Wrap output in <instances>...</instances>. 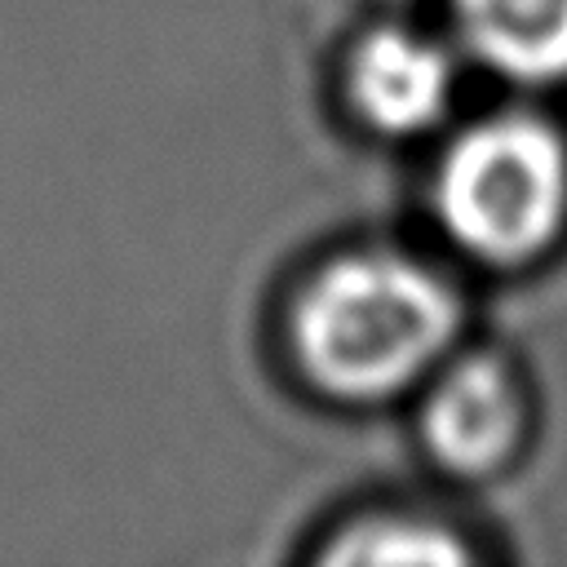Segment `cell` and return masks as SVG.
Listing matches in <instances>:
<instances>
[{"label":"cell","mask_w":567,"mask_h":567,"mask_svg":"<svg viewBox=\"0 0 567 567\" xmlns=\"http://www.w3.org/2000/svg\"><path fill=\"white\" fill-rule=\"evenodd\" d=\"M461 301L430 266L399 252L328 261L292 310L306 377L337 399H390L421 381L456 341Z\"/></svg>","instance_id":"obj_1"},{"label":"cell","mask_w":567,"mask_h":567,"mask_svg":"<svg viewBox=\"0 0 567 567\" xmlns=\"http://www.w3.org/2000/svg\"><path fill=\"white\" fill-rule=\"evenodd\" d=\"M461 40L496 75L567 80V0H452Z\"/></svg>","instance_id":"obj_5"},{"label":"cell","mask_w":567,"mask_h":567,"mask_svg":"<svg viewBox=\"0 0 567 567\" xmlns=\"http://www.w3.org/2000/svg\"><path fill=\"white\" fill-rule=\"evenodd\" d=\"M434 204L465 252L518 266L567 226V137L540 115H492L447 146Z\"/></svg>","instance_id":"obj_2"},{"label":"cell","mask_w":567,"mask_h":567,"mask_svg":"<svg viewBox=\"0 0 567 567\" xmlns=\"http://www.w3.org/2000/svg\"><path fill=\"white\" fill-rule=\"evenodd\" d=\"M328 563H465L470 549L439 523L421 518H368L346 527L328 545Z\"/></svg>","instance_id":"obj_6"},{"label":"cell","mask_w":567,"mask_h":567,"mask_svg":"<svg viewBox=\"0 0 567 567\" xmlns=\"http://www.w3.org/2000/svg\"><path fill=\"white\" fill-rule=\"evenodd\" d=\"M452 58L412 27H377L350 62V97L381 133H421L452 102Z\"/></svg>","instance_id":"obj_4"},{"label":"cell","mask_w":567,"mask_h":567,"mask_svg":"<svg viewBox=\"0 0 567 567\" xmlns=\"http://www.w3.org/2000/svg\"><path fill=\"white\" fill-rule=\"evenodd\" d=\"M527 430L523 390L509 377V368L492 354H470L452 363L421 412V434L434 452V461L452 474H492L501 470Z\"/></svg>","instance_id":"obj_3"}]
</instances>
